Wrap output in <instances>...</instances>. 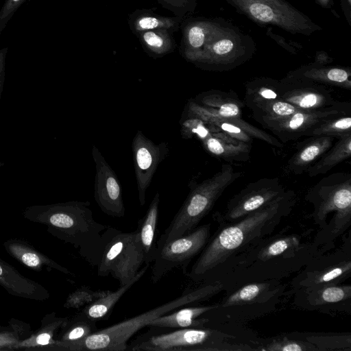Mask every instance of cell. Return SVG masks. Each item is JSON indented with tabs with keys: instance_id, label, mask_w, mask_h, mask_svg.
Segmentation results:
<instances>
[{
	"instance_id": "1",
	"label": "cell",
	"mask_w": 351,
	"mask_h": 351,
	"mask_svg": "<svg viewBox=\"0 0 351 351\" xmlns=\"http://www.w3.org/2000/svg\"><path fill=\"white\" fill-rule=\"evenodd\" d=\"M295 202V192L287 190L271 204L224 226L208 240L191 270L185 274L195 281L202 280L242 247L269 234L291 213Z\"/></svg>"
},
{
	"instance_id": "2",
	"label": "cell",
	"mask_w": 351,
	"mask_h": 351,
	"mask_svg": "<svg viewBox=\"0 0 351 351\" xmlns=\"http://www.w3.org/2000/svg\"><path fill=\"white\" fill-rule=\"evenodd\" d=\"M254 39L223 18L206 19L205 34L197 50L186 59L212 71L233 69L252 58Z\"/></svg>"
},
{
	"instance_id": "3",
	"label": "cell",
	"mask_w": 351,
	"mask_h": 351,
	"mask_svg": "<svg viewBox=\"0 0 351 351\" xmlns=\"http://www.w3.org/2000/svg\"><path fill=\"white\" fill-rule=\"evenodd\" d=\"M222 289L223 285L219 282L186 289L180 295L171 301L112 326L97 330L84 340L80 351H125L127 350L128 341L154 319L184 306L208 300Z\"/></svg>"
},
{
	"instance_id": "4",
	"label": "cell",
	"mask_w": 351,
	"mask_h": 351,
	"mask_svg": "<svg viewBox=\"0 0 351 351\" xmlns=\"http://www.w3.org/2000/svg\"><path fill=\"white\" fill-rule=\"evenodd\" d=\"M305 199L313 205L312 217L320 229L315 241L324 233L332 215L319 243L330 246L351 225V173L337 172L322 178L308 191Z\"/></svg>"
},
{
	"instance_id": "5",
	"label": "cell",
	"mask_w": 351,
	"mask_h": 351,
	"mask_svg": "<svg viewBox=\"0 0 351 351\" xmlns=\"http://www.w3.org/2000/svg\"><path fill=\"white\" fill-rule=\"evenodd\" d=\"M241 175L230 164H224L212 177L191 188L169 226L156 241V247L196 228L223 191Z\"/></svg>"
},
{
	"instance_id": "6",
	"label": "cell",
	"mask_w": 351,
	"mask_h": 351,
	"mask_svg": "<svg viewBox=\"0 0 351 351\" xmlns=\"http://www.w3.org/2000/svg\"><path fill=\"white\" fill-rule=\"evenodd\" d=\"M126 350L132 351H197L223 350L222 340L229 337L220 331L205 327L169 328L148 326Z\"/></svg>"
},
{
	"instance_id": "7",
	"label": "cell",
	"mask_w": 351,
	"mask_h": 351,
	"mask_svg": "<svg viewBox=\"0 0 351 351\" xmlns=\"http://www.w3.org/2000/svg\"><path fill=\"white\" fill-rule=\"evenodd\" d=\"M225 1L237 12L260 26H274L305 36L323 29L289 0Z\"/></svg>"
},
{
	"instance_id": "8",
	"label": "cell",
	"mask_w": 351,
	"mask_h": 351,
	"mask_svg": "<svg viewBox=\"0 0 351 351\" xmlns=\"http://www.w3.org/2000/svg\"><path fill=\"white\" fill-rule=\"evenodd\" d=\"M145 263L143 252L137 230L123 232L109 227L97 275H111L124 285L132 280Z\"/></svg>"
},
{
	"instance_id": "9",
	"label": "cell",
	"mask_w": 351,
	"mask_h": 351,
	"mask_svg": "<svg viewBox=\"0 0 351 351\" xmlns=\"http://www.w3.org/2000/svg\"><path fill=\"white\" fill-rule=\"evenodd\" d=\"M197 101H189L186 106L188 117L202 121L209 117L228 120L241 128L250 136L269 144L282 147V143L274 136L252 125L242 118L244 103L233 92L210 90L202 93Z\"/></svg>"
},
{
	"instance_id": "10",
	"label": "cell",
	"mask_w": 351,
	"mask_h": 351,
	"mask_svg": "<svg viewBox=\"0 0 351 351\" xmlns=\"http://www.w3.org/2000/svg\"><path fill=\"white\" fill-rule=\"evenodd\" d=\"M210 230V224H204L158 246L152 262V282H159L175 268L186 269L190 261L208 243Z\"/></svg>"
},
{
	"instance_id": "11",
	"label": "cell",
	"mask_w": 351,
	"mask_h": 351,
	"mask_svg": "<svg viewBox=\"0 0 351 351\" xmlns=\"http://www.w3.org/2000/svg\"><path fill=\"white\" fill-rule=\"evenodd\" d=\"M350 114V104L339 101L336 105L319 110H298L291 115L260 123L269 130L281 143L311 136L323 121L341 114Z\"/></svg>"
},
{
	"instance_id": "12",
	"label": "cell",
	"mask_w": 351,
	"mask_h": 351,
	"mask_svg": "<svg viewBox=\"0 0 351 351\" xmlns=\"http://www.w3.org/2000/svg\"><path fill=\"white\" fill-rule=\"evenodd\" d=\"M278 84L279 80L265 77L246 84L243 103L258 122L281 119L299 110L281 98Z\"/></svg>"
},
{
	"instance_id": "13",
	"label": "cell",
	"mask_w": 351,
	"mask_h": 351,
	"mask_svg": "<svg viewBox=\"0 0 351 351\" xmlns=\"http://www.w3.org/2000/svg\"><path fill=\"white\" fill-rule=\"evenodd\" d=\"M286 191L278 178H261L248 184L231 198L226 205L223 219H220L229 223L237 221L271 204Z\"/></svg>"
},
{
	"instance_id": "14",
	"label": "cell",
	"mask_w": 351,
	"mask_h": 351,
	"mask_svg": "<svg viewBox=\"0 0 351 351\" xmlns=\"http://www.w3.org/2000/svg\"><path fill=\"white\" fill-rule=\"evenodd\" d=\"M132 148L138 201L143 206L145 203L147 189L159 164L167 156L169 146L165 142L154 143L138 130L132 140Z\"/></svg>"
},
{
	"instance_id": "15",
	"label": "cell",
	"mask_w": 351,
	"mask_h": 351,
	"mask_svg": "<svg viewBox=\"0 0 351 351\" xmlns=\"http://www.w3.org/2000/svg\"><path fill=\"white\" fill-rule=\"evenodd\" d=\"M92 156L95 165L94 197L96 203L106 215L123 217L125 210L117 175L95 145L92 148Z\"/></svg>"
},
{
	"instance_id": "16",
	"label": "cell",
	"mask_w": 351,
	"mask_h": 351,
	"mask_svg": "<svg viewBox=\"0 0 351 351\" xmlns=\"http://www.w3.org/2000/svg\"><path fill=\"white\" fill-rule=\"evenodd\" d=\"M278 90L283 100L299 110H319L339 102L324 85L288 75L279 80Z\"/></svg>"
},
{
	"instance_id": "17",
	"label": "cell",
	"mask_w": 351,
	"mask_h": 351,
	"mask_svg": "<svg viewBox=\"0 0 351 351\" xmlns=\"http://www.w3.org/2000/svg\"><path fill=\"white\" fill-rule=\"evenodd\" d=\"M351 276V259L336 258L335 261L319 267L306 269L294 280L298 289L311 288L330 284H339Z\"/></svg>"
},
{
	"instance_id": "18",
	"label": "cell",
	"mask_w": 351,
	"mask_h": 351,
	"mask_svg": "<svg viewBox=\"0 0 351 351\" xmlns=\"http://www.w3.org/2000/svg\"><path fill=\"white\" fill-rule=\"evenodd\" d=\"M299 289L302 293L303 306L312 310H335V307L350 304L351 300L350 285L330 284Z\"/></svg>"
},
{
	"instance_id": "19",
	"label": "cell",
	"mask_w": 351,
	"mask_h": 351,
	"mask_svg": "<svg viewBox=\"0 0 351 351\" xmlns=\"http://www.w3.org/2000/svg\"><path fill=\"white\" fill-rule=\"evenodd\" d=\"M287 75L307 80L322 85L351 90L350 67L334 66L311 62L289 71Z\"/></svg>"
},
{
	"instance_id": "20",
	"label": "cell",
	"mask_w": 351,
	"mask_h": 351,
	"mask_svg": "<svg viewBox=\"0 0 351 351\" xmlns=\"http://www.w3.org/2000/svg\"><path fill=\"white\" fill-rule=\"evenodd\" d=\"M218 307L217 304L193 307L184 306L154 319L148 326L169 328L204 327L209 319L202 315Z\"/></svg>"
},
{
	"instance_id": "21",
	"label": "cell",
	"mask_w": 351,
	"mask_h": 351,
	"mask_svg": "<svg viewBox=\"0 0 351 351\" xmlns=\"http://www.w3.org/2000/svg\"><path fill=\"white\" fill-rule=\"evenodd\" d=\"M335 138L330 136H313L288 160L287 169L295 175L302 174L332 147Z\"/></svg>"
},
{
	"instance_id": "22",
	"label": "cell",
	"mask_w": 351,
	"mask_h": 351,
	"mask_svg": "<svg viewBox=\"0 0 351 351\" xmlns=\"http://www.w3.org/2000/svg\"><path fill=\"white\" fill-rule=\"evenodd\" d=\"M160 195H154L144 217L138 221L136 229L144 255L145 264H151L156 251V234L158 219Z\"/></svg>"
},
{
	"instance_id": "23",
	"label": "cell",
	"mask_w": 351,
	"mask_h": 351,
	"mask_svg": "<svg viewBox=\"0 0 351 351\" xmlns=\"http://www.w3.org/2000/svg\"><path fill=\"white\" fill-rule=\"evenodd\" d=\"M150 264L145 265L137 274L124 285L119 286L114 291H108L106 295L86 305L81 312L91 320L98 322L107 319L112 313L115 304L121 297L146 273Z\"/></svg>"
},
{
	"instance_id": "24",
	"label": "cell",
	"mask_w": 351,
	"mask_h": 351,
	"mask_svg": "<svg viewBox=\"0 0 351 351\" xmlns=\"http://www.w3.org/2000/svg\"><path fill=\"white\" fill-rule=\"evenodd\" d=\"M184 19L178 16H163L147 10L136 11L128 21L132 31L135 34L155 29H165L173 33L178 30Z\"/></svg>"
},
{
	"instance_id": "25",
	"label": "cell",
	"mask_w": 351,
	"mask_h": 351,
	"mask_svg": "<svg viewBox=\"0 0 351 351\" xmlns=\"http://www.w3.org/2000/svg\"><path fill=\"white\" fill-rule=\"evenodd\" d=\"M351 156V134L344 136L306 170L309 177L326 173L339 163Z\"/></svg>"
},
{
	"instance_id": "26",
	"label": "cell",
	"mask_w": 351,
	"mask_h": 351,
	"mask_svg": "<svg viewBox=\"0 0 351 351\" xmlns=\"http://www.w3.org/2000/svg\"><path fill=\"white\" fill-rule=\"evenodd\" d=\"M204 148L213 156L227 162H246L250 158L252 144L240 141L238 144L227 143L211 136L203 141Z\"/></svg>"
},
{
	"instance_id": "27",
	"label": "cell",
	"mask_w": 351,
	"mask_h": 351,
	"mask_svg": "<svg viewBox=\"0 0 351 351\" xmlns=\"http://www.w3.org/2000/svg\"><path fill=\"white\" fill-rule=\"evenodd\" d=\"M271 287L267 282L246 285L230 295L219 306L232 307L263 301L265 298L269 299L275 293L274 290H271Z\"/></svg>"
},
{
	"instance_id": "28",
	"label": "cell",
	"mask_w": 351,
	"mask_h": 351,
	"mask_svg": "<svg viewBox=\"0 0 351 351\" xmlns=\"http://www.w3.org/2000/svg\"><path fill=\"white\" fill-rule=\"evenodd\" d=\"M137 36L145 50L155 57L168 54L176 48L172 33L167 30H149L139 33Z\"/></svg>"
},
{
	"instance_id": "29",
	"label": "cell",
	"mask_w": 351,
	"mask_h": 351,
	"mask_svg": "<svg viewBox=\"0 0 351 351\" xmlns=\"http://www.w3.org/2000/svg\"><path fill=\"white\" fill-rule=\"evenodd\" d=\"M97 322L88 318L80 313L74 319L73 326L64 335L62 345L64 348L71 350L80 351L84 340L97 329Z\"/></svg>"
},
{
	"instance_id": "30",
	"label": "cell",
	"mask_w": 351,
	"mask_h": 351,
	"mask_svg": "<svg viewBox=\"0 0 351 351\" xmlns=\"http://www.w3.org/2000/svg\"><path fill=\"white\" fill-rule=\"evenodd\" d=\"M303 336L304 339L315 346L318 351H351L350 334L312 333Z\"/></svg>"
},
{
	"instance_id": "31",
	"label": "cell",
	"mask_w": 351,
	"mask_h": 351,
	"mask_svg": "<svg viewBox=\"0 0 351 351\" xmlns=\"http://www.w3.org/2000/svg\"><path fill=\"white\" fill-rule=\"evenodd\" d=\"M350 134H351V117L350 114H347L323 121L313 130L311 136H330L340 138Z\"/></svg>"
},
{
	"instance_id": "32",
	"label": "cell",
	"mask_w": 351,
	"mask_h": 351,
	"mask_svg": "<svg viewBox=\"0 0 351 351\" xmlns=\"http://www.w3.org/2000/svg\"><path fill=\"white\" fill-rule=\"evenodd\" d=\"M299 243L300 241L297 236L290 235L277 238L261 249L258 258L267 261L285 255L286 253L294 252L299 247Z\"/></svg>"
},
{
	"instance_id": "33",
	"label": "cell",
	"mask_w": 351,
	"mask_h": 351,
	"mask_svg": "<svg viewBox=\"0 0 351 351\" xmlns=\"http://www.w3.org/2000/svg\"><path fill=\"white\" fill-rule=\"evenodd\" d=\"M261 350L266 351H318L315 346L308 341L289 339L287 336L274 339Z\"/></svg>"
},
{
	"instance_id": "34",
	"label": "cell",
	"mask_w": 351,
	"mask_h": 351,
	"mask_svg": "<svg viewBox=\"0 0 351 351\" xmlns=\"http://www.w3.org/2000/svg\"><path fill=\"white\" fill-rule=\"evenodd\" d=\"M181 134L185 139L191 138L196 136L202 141L213 136L207 125L201 119L188 117L181 123Z\"/></svg>"
},
{
	"instance_id": "35",
	"label": "cell",
	"mask_w": 351,
	"mask_h": 351,
	"mask_svg": "<svg viewBox=\"0 0 351 351\" xmlns=\"http://www.w3.org/2000/svg\"><path fill=\"white\" fill-rule=\"evenodd\" d=\"M108 291H95L88 287H82L69 297L67 306L73 308H80L84 305L86 306L106 295Z\"/></svg>"
},
{
	"instance_id": "36",
	"label": "cell",
	"mask_w": 351,
	"mask_h": 351,
	"mask_svg": "<svg viewBox=\"0 0 351 351\" xmlns=\"http://www.w3.org/2000/svg\"><path fill=\"white\" fill-rule=\"evenodd\" d=\"M162 7L172 12L176 16L184 19L195 12L196 0H158Z\"/></svg>"
},
{
	"instance_id": "37",
	"label": "cell",
	"mask_w": 351,
	"mask_h": 351,
	"mask_svg": "<svg viewBox=\"0 0 351 351\" xmlns=\"http://www.w3.org/2000/svg\"><path fill=\"white\" fill-rule=\"evenodd\" d=\"M266 34L275 40L276 43L280 45L283 49L293 55H297L303 49V46L301 43L287 40L284 36L274 32L271 27H268L267 28Z\"/></svg>"
},
{
	"instance_id": "38",
	"label": "cell",
	"mask_w": 351,
	"mask_h": 351,
	"mask_svg": "<svg viewBox=\"0 0 351 351\" xmlns=\"http://www.w3.org/2000/svg\"><path fill=\"white\" fill-rule=\"evenodd\" d=\"M25 0H6L0 11V32L5 27L14 12Z\"/></svg>"
},
{
	"instance_id": "39",
	"label": "cell",
	"mask_w": 351,
	"mask_h": 351,
	"mask_svg": "<svg viewBox=\"0 0 351 351\" xmlns=\"http://www.w3.org/2000/svg\"><path fill=\"white\" fill-rule=\"evenodd\" d=\"M23 262L29 267H36L40 263V259L38 256L31 252H27L22 256Z\"/></svg>"
},
{
	"instance_id": "40",
	"label": "cell",
	"mask_w": 351,
	"mask_h": 351,
	"mask_svg": "<svg viewBox=\"0 0 351 351\" xmlns=\"http://www.w3.org/2000/svg\"><path fill=\"white\" fill-rule=\"evenodd\" d=\"M333 62V59L325 51H317L315 56L314 62L319 64H329Z\"/></svg>"
},
{
	"instance_id": "41",
	"label": "cell",
	"mask_w": 351,
	"mask_h": 351,
	"mask_svg": "<svg viewBox=\"0 0 351 351\" xmlns=\"http://www.w3.org/2000/svg\"><path fill=\"white\" fill-rule=\"evenodd\" d=\"M16 340L8 334H0V348L10 346L14 343Z\"/></svg>"
},
{
	"instance_id": "42",
	"label": "cell",
	"mask_w": 351,
	"mask_h": 351,
	"mask_svg": "<svg viewBox=\"0 0 351 351\" xmlns=\"http://www.w3.org/2000/svg\"><path fill=\"white\" fill-rule=\"evenodd\" d=\"M317 5L326 10L331 9L334 5V0H313Z\"/></svg>"
},
{
	"instance_id": "43",
	"label": "cell",
	"mask_w": 351,
	"mask_h": 351,
	"mask_svg": "<svg viewBox=\"0 0 351 351\" xmlns=\"http://www.w3.org/2000/svg\"><path fill=\"white\" fill-rule=\"evenodd\" d=\"M51 336L48 333H43L36 338V342L40 345H47L49 343Z\"/></svg>"
},
{
	"instance_id": "44",
	"label": "cell",
	"mask_w": 351,
	"mask_h": 351,
	"mask_svg": "<svg viewBox=\"0 0 351 351\" xmlns=\"http://www.w3.org/2000/svg\"><path fill=\"white\" fill-rule=\"evenodd\" d=\"M344 1H346L348 3V4L351 6V0H344Z\"/></svg>"
},
{
	"instance_id": "45",
	"label": "cell",
	"mask_w": 351,
	"mask_h": 351,
	"mask_svg": "<svg viewBox=\"0 0 351 351\" xmlns=\"http://www.w3.org/2000/svg\"><path fill=\"white\" fill-rule=\"evenodd\" d=\"M1 274H2V269H1V267L0 266V275H1Z\"/></svg>"
}]
</instances>
